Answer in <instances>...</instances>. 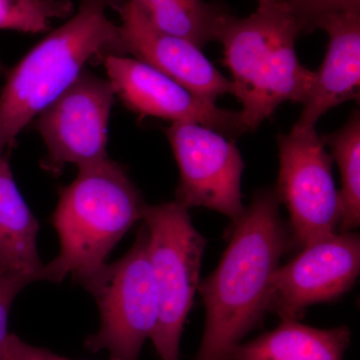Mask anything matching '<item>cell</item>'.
Here are the masks:
<instances>
[{"instance_id":"1","label":"cell","mask_w":360,"mask_h":360,"mask_svg":"<svg viewBox=\"0 0 360 360\" xmlns=\"http://www.w3.org/2000/svg\"><path fill=\"white\" fill-rule=\"evenodd\" d=\"M279 206L276 191L262 189L232 222L219 266L198 284L206 317L194 360H231L243 338L264 321L272 274L290 248Z\"/></svg>"},{"instance_id":"14","label":"cell","mask_w":360,"mask_h":360,"mask_svg":"<svg viewBox=\"0 0 360 360\" xmlns=\"http://www.w3.org/2000/svg\"><path fill=\"white\" fill-rule=\"evenodd\" d=\"M39 224L14 181L8 153L0 155V269L40 281Z\"/></svg>"},{"instance_id":"2","label":"cell","mask_w":360,"mask_h":360,"mask_svg":"<svg viewBox=\"0 0 360 360\" xmlns=\"http://www.w3.org/2000/svg\"><path fill=\"white\" fill-rule=\"evenodd\" d=\"M303 32L284 0H258L257 11L245 18L229 15L220 32L224 65L231 71L233 96L240 101L246 132L253 131L279 105L304 103L315 71L300 63L295 42Z\"/></svg>"},{"instance_id":"19","label":"cell","mask_w":360,"mask_h":360,"mask_svg":"<svg viewBox=\"0 0 360 360\" xmlns=\"http://www.w3.org/2000/svg\"><path fill=\"white\" fill-rule=\"evenodd\" d=\"M32 283L33 281L30 277L0 269V343L8 335L7 322L13 300L23 288Z\"/></svg>"},{"instance_id":"6","label":"cell","mask_w":360,"mask_h":360,"mask_svg":"<svg viewBox=\"0 0 360 360\" xmlns=\"http://www.w3.org/2000/svg\"><path fill=\"white\" fill-rule=\"evenodd\" d=\"M94 296L101 328L85 340L92 352L106 349L110 360H139L158 321V297L148 257V229L141 225L131 248L82 283Z\"/></svg>"},{"instance_id":"4","label":"cell","mask_w":360,"mask_h":360,"mask_svg":"<svg viewBox=\"0 0 360 360\" xmlns=\"http://www.w3.org/2000/svg\"><path fill=\"white\" fill-rule=\"evenodd\" d=\"M122 1L84 0L73 18L35 45L11 70L0 96V155L77 79L90 58L106 52L118 56L120 25L106 11Z\"/></svg>"},{"instance_id":"10","label":"cell","mask_w":360,"mask_h":360,"mask_svg":"<svg viewBox=\"0 0 360 360\" xmlns=\"http://www.w3.org/2000/svg\"><path fill=\"white\" fill-rule=\"evenodd\" d=\"M359 270V234L324 236L272 274L269 311L283 321H298L310 305L333 302L352 290Z\"/></svg>"},{"instance_id":"15","label":"cell","mask_w":360,"mask_h":360,"mask_svg":"<svg viewBox=\"0 0 360 360\" xmlns=\"http://www.w3.org/2000/svg\"><path fill=\"white\" fill-rule=\"evenodd\" d=\"M349 342L345 326L319 329L283 321L274 330L238 345L231 360H343Z\"/></svg>"},{"instance_id":"8","label":"cell","mask_w":360,"mask_h":360,"mask_svg":"<svg viewBox=\"0 0 360 360\" xmlns=\"http://www.w3.org/2000/svg\"><path fill=\"white\" fill-rule=\"evenodd\" d=\"M115 96L110 80L84 70L37 116L34 127L47 148L44 169L58 174L66 163L80 167L108 158V122Z\"/></svg>"},{"instance_id":"18","label":"cell","mask_w":360,"mask_h":360,"mask_svg":"<svg viewBox=\"0 0 360 360\" xmlns=\"http://www.w3.org/2000/svg\"><path fill=\"white\" fill-rule=\"evenodd\" d=\"M302 23L303 32L315 30L317 21L328 14L360 11V0H284Z\"/></svg>"},{"instance_id":"22","label":"cell","mask_w":360,"mask_h":360,"mask_svg":"<svg viewBox=\"0 0 360 360\" xmlns=\"http://www.w3.org/2000/svg\"><path fill=\"white\" fill-rule=\"evenodd\" d=\"M0 71H1V65H0Z\"/></svg>"},{"instance_id":"17","label":"cell","mask_w":360,"mask_h":360,"mask_svg":"<svg viewBox=\"0 0 360 360\" xmlns=\"http://www.w3.org/2000/svg\"><path fill=\"white\" fill-rule=\"evenodd\" d=\"M73 11L70 0H0V30L39 33Z\"/></svg>"},{"instance_id":"20","label":"cell","mask_w":360,"mask_h":360,"mask_svg":"<svg viewBox=\"0 0 360 360\" xmlns=\"http://www.w3.org/2000/svg\"><path fill=\"white\" fill-rule=\"evenodd\" d=\"M0 360H71L59 356L46 348L32 347L18 335L8 333L0 343Z\"/></svg>"},{"instance_id":"21","label":"cell","mask_w":360,"mask_h":360,"mask_svg":"<svg viewBox=\"0 0 360 360\" xmlns=\"http://www.w3.org/2000/svg\"><path fill=\"white\" fill-rule=\"evenodd\" d=\"M134 4L141 7L146 14L156 13V11H165L179 6L184 0H132Z\"/></svg>"},{"instance_id":"7","label":"cell","mask_w":360,"mask_h":360,"mask_svg":"<svg viewBox=\"0 0 360 360\" xmlns=\"http://www.w3.org/2000/svg\"><path fill=\"white\" fill-rule=\"evenodd\" d=\"M279 167L276 195L288 208L292 231L290 246L304 248L335 233L340 198L333 176V156L324 148L315 127H293L277 136Z\"/></svg>"},{"instance_id":"13","label":"cell","mask_w":360,"mask_h":360,"mask_svg":"<svg viewBox=\"0 0 360 360\" xmlns=\"http://www.w3.org/2000/svg\"><path fill=\"white\" fill-rule=\"evenodd\" d=\"M315 28L328 33V51L315 71L314 86L295 124L298 129H312L331 108L359 98L360 11L328 14Z\"/></svg>"},{"instance_id":"3","label":"cell","mask_w":360,"mask_h":360,"mask_svg":"<svg viewBox=\"0 0 360 360\" xmlns=\"http://www.w3.org/2000/svg\"><path fill=\"white\" fill-rule=\"evenodd\" d=\"M78 169L52 214L60 251L44 265L40 281L60 283L71 276L82 283L103 269L110 251L142 219L146 203L122 165L108 158Z\"/></svg>"},{"instance_id":"9","label":"cell","mask_w":360,"mask_h":360,"mask_svg":"<svg viewBox=\"0 0 360 360\" xmlns=\"http://www.w3.org/2000/svg\"><path fill=\"white\" fill-rule=\"evenodd\" d=\"M179 169L176 202L222 213L232 222L245 212L241 176L245 162L224 134L194 122H172L165 129Z\"/></svg>"},{"instance_id":"12","label":"cell","mask_w":360,"mask_h":360,"mask_svg":"<svg viewBox=\"0 0 360 360\" xmlns=\"http://www.w3.org/2000/svg\"><path fill=\"white\" fill-rule=\"evenodd\" d=\"M115 9L122 18L120 54H132L213 103L219 96L233 94L231 80L219 72L200 47L158 30L132 0H123Z\"/></svg>"},{"instance_id":"5","label":"cell","mask_w":360,"mask_h":360,"mask_svg":"<svg viewBox=\"0 0 360 360\" xmlns=\"http://www.w3.org/2000/svg\"><path fill=\"white\" fill-rule=\"evenodd\" d=\"M148 257L158 297V321L150 338L161 360H179L187 315L198 290L206 239L176 201L144 205Z\"/></svg>"},{"instance_id":"11","label":"cell","mask_w":360,"mask_h":360,"mask_svg":"<svg viewBox=\"0 0 360 360\" xmlns=\"http://www.w3.org/2000/svg\"><path fill=\"white\" fill-rule=\"evenodd\" d=\"M103 65L115 96L137 115L198 123L224 136L246 132L240 111L219 108L139 59L108 54Z\"/></svg>"},{"instance_id":"16","label":"cell","mask_w":360,"mask_h":360,"mask_svg":"<svg viewBox=\"0 0 360 360\" xmlns=\"http://www.w3.org/2000/svg\"><path fill=\"white\" fill-rule=\"evenodd\" d=\"M331 149L333 160L340 169L341 232H350L360 224V113L354 111L348 122L330 134L321 136Z\"/></svg>"}]
</instances>
